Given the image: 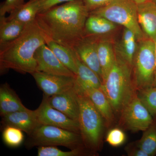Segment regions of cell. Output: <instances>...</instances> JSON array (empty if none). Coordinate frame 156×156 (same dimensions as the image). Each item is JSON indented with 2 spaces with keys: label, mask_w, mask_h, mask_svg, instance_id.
<instances>
[{
  "label": "cell",
  "mask_w": 156,
  "mask_h": 156,
  "mask_svg": "<svg viewBox=\"0 0 156 156\" xmlns=\"http://www.w3.org/2000/svg\"><path fill=\"white\" fill-rule=\"evenodd\" d=\"M44 96L50 97L73 88L75 77L36 71L32 74Z\"/></svg>",
  "instance_id": "30bf717a"
},
{
  "label": "cell",
  "mask_w": 156,
  "mask_h": 156,
  "mask_svg": "<svg viewBox=\"0 0 156 156\" xmlns=\"http://www.w3.org/2000/svg\"><path fill=\"white\" fill-rule=\"evenodd\" d=\"M154 119L136 94L122 111L119 117V125L132 132L144 131Z\"/></svg>",
  "instance_id": "ba28073f"
},
{
  "label": "cell",
  "mask_w": 156,
  "mask_h": 156,
  "mask_svg": "<svg viewBox=\"0 0 156 156\" xmlns=\"http://www.w3.org/2000/svg\"><path fill=\"white\" fill-rule=\"evenodd\" d=\"M152 2H153L154 3H155L156 4V0H151Z\"/></svg>",
  "instance_id": "d590c367"
},
{
  "label": "cell",
  "mask_w": 156,
  "mask_h": 156,
  "mask_svg": "<svg viewBox=\"0 0 156 156\" xmlns=\"http://www.w3.org/2000/svg\"><path fill=\"white\" fill-rule=\"evenodd\" d=\"M137 17L140 28L148 38L156 39V4L152 1L137 5Z\"/></svg>",
  "instance_id": "2e32d148"
},
{
  "label": "cell",
  "mask_w": 156,
  "mask_h": 156,
  "mask_svg": "<svg viewBox=\"0 0 156 156\" xmlns=\"http://www.w3.org/2000/svg\"><path fill=\"white\" fill-rule=\"evenodd\" d=\"M36 110L40 125L56 126L80 134L79 123L52 107L45 96Z\"/></svg>",
  "instance_id": "9c48e42d"
},
{
  "label": "cell",
  "mask_w": 156,
  "mask_h": 156,
  "mask_svg": "<svg viewBox=\"0 0 156 156\" xmlns=\"http://www.w3.org/2000/svg\"><path fill=\"white\" fill-rule=\"evenodd\" d=\"M41 0H30L27 2L13 10L10 13L8 20H15L28 24L35 20L40 11Z\"/></svg>",
  "instance_id": "603a6c76"
},
{
  "label": "cell",
  "mask_w": 156,
  "mask_h": 156,
  "mask_svg": "<svg viewBox=\"0 0 156 156\" xmlns=\"http://www.w3.org/2000/svg\"><path fill=\"white\" fill-rule=\"evenodd\" d=\"M95 107L105 122L106 128H109L116 123L117 117L109 101L100 88L89 89L86 94Z\"/></svg>",
  "instance_id": "e0dca14e"
},
{
  "label": "cell",
  "mask_w": 156,
  "mask_h": 156,
  "mask_svg": "<svg viewBox=\"0 0 156 156\" xmlns=\"http://www.w3.org/2000/svg\"><path fill=\"white\" fill-rule=\"evenodd\" d=\"M155 43L156 45V65H155V76L154 81V84L153 87H156V39L155 40Z\"/></svg>",
  "instance_id": "e575fe53"
},
{
  "label": "cell",
  "mask_w": 156,
  "mask_h": 156,
  "mask_svg": "<svg viewBox=\"0 0 156 156\" xmlns=\"http://www.w3.org/2000/svg\"><path fill=\"white\" fill-rule=\"evenodd\" d=\"M137 95L154 119H156V87L137 91Z\"/></svg>",
  "instance_id": "4316f807"
},
{
  "label": "cell",
  "mask_w": 156,
  "mask_h": 156,
  "mask_svg": "<svg viewBox=\"0 0 156 156\" xmlns=\"http://www.w3.org/2000/svg\"><path fill=\"white\" fill-rule=\"evenodd\" d=\"M46 97L52 107L78 122L80 106L77 94L73 88L63 93Z\"/></svg>",
  "instance_id": "4fadbf2b"
},
{
  "label": "cell",
  "mask_w": 156,
  "mask_h": 156,
  "mask_svg": "<svg viewBox=\"0 0 156 156\" xmlns=\"http://www.w3.org/2000/svg\"><path fill=\"white\" fill-rule=\"evenodd\" d=\"M89 14L82 0H73L38 13L36 20L47 39L73 50L84 37Z\"/></svg>",
  "instance_id": "6da1fadb"
},
{
  "label": "cell",
  "mask_w": 156,
  "mask_h": 156,
  "mask_svg": "<svg viewBox=\"0 0 156 156\" xmlns=\"http://www.w3.org/2000/svg\"><path fill=\"white\" fill-rule=\"evenodd\" d=\"M155 65L154 41L148 38L138 41L132 67L137 91L153 87Z\"/></svg>",
  "instance_id": "5b68a950"
},
{
  "label": "cell",
  "mask_w": 156,
  "mask_h": 156,
  "mask_svg": "<svg viewBox=\"0 0 156 156\" xmlns=\"http://www.w3.org/2000/svg\"><path fill=\"white\" fill-rule=\"evenodd\" d=\"M101 89L119 118L124 108L137 94L131 66L116 54L115 60Z\"/></svg>",
  "instance_id": "3957f363"
},
{
  "label": "cell",
  "mask_w": 156,
  "mask_h": 156,
  "mask_svg": "<svg viewBox=\"0 0 156 156\" xmlns=\"http://www.w3.org/2000/svg\"><path fill=\"white\" fill-rule=\"evenodd\" d=\"M76 60L77 73L75 78L73 89L77 95H85L89 89L101 88L102 82L99 76L84 64L77 55Z\"/></svg>",
  "instance_id": "9a60e30c"
},
{
  "label": "cell",
  "mask_w": 156,
  "mask_h": 156,
  "mask_svg": "<svg viewBox=\"0 0 156 156\" xmlns=\"http://www.w3.org/2000/svg\"><path fill=\"white\" fill-rule=\"evenodd\" d=\"M2 138L5 144L9 147H16L21 145L24 140L23 131L11 126L5 127L2 132Z\"/></svg>",
  "instance_id": "83f0119b"
},
{
  "label": "cell",
  "mask_w": 156,
  "mask_h": 156,
  "mask_svg": "<svg viewBox=\"0 0 156 156\" xmlns=\"http://www.w3.org/2000/svg\"><path fill=\"white\" fill-rule=\"evenodd\" d=\"M72 1L73 0H41L39 13L57 5L58 4L68 2Z\"/></svg>",
  "instance_id": "d6a6232c"
},
{
  "label": "cell",
  "mask_w": 156,
  "mask_h": 156,
  "mask_svg": "<svg viewBox=\"0 0 156 156\" xmlns=\"http://www.w3.org/2000/svg\"><path fill=\"white\" fill-rule=\"evenodd\" d=\"M46 42L47 37L36 20L27 24L19 37L0 47L1 73L11 69L31 75L36 72L35 53L41 46L46 44Z\"/></svg>",
  "instance_id": "7a4b0ae2"
},
{
  "label": "cell",
  "mask_w": 156,
  "mask_h": 156,
  "mask_svg": "<svg viewBox=\"0 0 156 156\" xmlns=\"http://www.w3.org/2000/svg\"><path fill=\"white\" fill-rule=\"evenodd\" d=\"M46 44L58 60L76 75L77 73L76 55L74 50L49 39H47Z\"/></svg>",
  "instance_id": "cb8c5ba5"
},
{
  "label": "cell",
  "mask_w": 156,
  "mask_h": 156,
  "mask_svg": "<svg viewBox=\"0 0 156 156\" xmlns=\"http://www.w3.org/2000/svg\"><path fill=\"white\" fill-rule=\"evenodd\" d=\"M27 24L0 16V47L14 41L21 35Z\"/></svg>",
  "instance_id": "7402d4cb"
},
{
  "label": "cell",
  "mask_w": 156,
  "mask_h": 156,
  "mask_svg": "<svg viewBox=\"0 0 156 156\" xmlns=\"http://www.w3.org/2000/svg\"><path fill=\"white\" fill-rule=\"evenodd\" d=\"M137 38L130 30L124 28L121 39L115 47L116 54L132 67L137 48Z\"/></svg>",
  "instance_id": "ac0fdd59"
},
{
  "label": "cell",
  "mask_w": 156,
  "mask_h": 156,
  "mask_svg": "<svg viewBox=\"0 0 156 156\" xmlns=\"http://www.w3.org/2000/svg\"><path fill=\"white\" fill-rule=\"evenodd\" d=\"M135 142L148 156L156 155V119H154L149 127L143 131L141 138Z\"/></svg>",
  "instance_id": "d4e9b609"
},
{
  "label": "cell",
  "mask_w": 156,
  "mask_h": 156,
  "mask_svg": "<svg viewBox=\"0 0 156 156\" xmlns=\"http://www.w3.org/2000/svg\"><path fill=\"white\" fill-rule=\"evenodd\" d=\"M126 139V134L122 129L116 127L110 129L107 134L105 140L110 145L118 147L124 144Z\"/></svg>",
  "instance_id": "f1b7e54d"
},
{
  "label": "cell",
  "mask_w": 156,
  "mask_h": 156,
  "mask_svg": "<svg viewBox=\"0 0 156 156\" xmlns=\"http://www.w3.org/2000/svg\"><path fill=\"white\" fill-rule=\"evenodd\" d=\"M98 36H87L80 39L73 50L84 64L95 72L102 82V75L97 51Z\"/></svg>",
  "instance_id": "8fae6325"
},
{
  "label": "cell",
  "mask_w": 156,
  "mask_h": 156,
  "mask_svg": "<svg viewBox=\"0 0 156 156\" xmlns=\"http://www.w3.org/2000/svg\"><path fill=\"white\" fill-rule=\"evenodd\" d=\"M2 122L5 127L11 126L16 127L28 135L40 125L36 109L33 111L28 108L3 116Z\"/></svg>",
  "instance_id": "5bb4252c"
},
{
  "label": "cell",
  "mask_w": 156,
  "mask_h": 156,
  "mask_svg": "<svg viewBox=\"0 0 156 156\" xmlns=\"http://www.w3.org/2000/svg\"><path fill=\"white\" fill-rule=\"evenodd\" d=\"M24 3V0H5L0 7V16H5Z\"/></svg>",
  "instance_id": "f546056e"
},
{
  "label": "cell",
  "mask_w": 156,
  "mask_h": 156,
  "mask_svg": "<svg viewBox=\"0 0 156 156\" xmlns=\"http://www.w3.org/2000/svg\"><path fill=\"white\" fill-rule=\"evenodd\" d=\"M125 151L129 156H148L147 154L133 142L129 144L125 147Z\"/></svg>",
  "instance_id": "1f68e13d"
},
{
  "label": "cell",
  "mask_w": 156,
  "mask_h": 156,
  "mask_svg": "<svg viewBox=\"0 0 156 156\" xmlns=\"http://www.w3.org/2000/svg\"><path fill=\"white\" fill-rule=\"evenodd\" d=\"M123 26L133 32L137 41L146 38L137 17V5L133 0H112L106 5L90 12Z\"/></svg>",
  "instance_id": "8992f818"
},
{
  "label": "cell",
  "mask_w": 156,
  "mask_h": 156,
  "mask_svg": "<svg viewBox=\"0 0 156 156\" xmlns=\"http://www.w3.org/2000/svg\"><path fill=\"white\" fill-rule=\"evenodd\" d=\"M133 1L135 2L137 5H138V4H141V3L145 2L148 1H151V0H133Z\"/></svg>",
  "instance_id": "836d02e7"
},
{
  "label": "cell",
  "mask_w": 156,
  "mask_h": 156,
  "mask_svg": "<svg viewBox=\"0 0 156 156\" xmlns=\"http://www.w3.org/2000/svg\"><path fill=\"white\" fill-rule=\"evenodd\" d=\"M80 114L78 122L84 146L98 154L103 147L105 122L87 95H78Z\"/></svg>",
  "instance_id": "277c9868"
},
{
  "label": "cell",
  "mask_w": 156,
  "mask_h": 156,
  "mask_svg": "<svg viewBox=\"0 0 156 156\" xmlns=\"http://www.w3.org/2000/svg\"><path fill=\"white\" fill-rule=\"evenodd\" d=\"M116 24L95 14H89L85 26L84 36H99L110 33L116 28Z\"/></svg>",
  "instance_id": "44dd1931"
},
{
  "label": "cell",
  "mask_w": 156,
  "mask_h": 156,
  "mask_svg": "<svg viewBox=\"0 0 156 156\" xmlns=\"http://www.w3.org/2000/svg\"><path fill=\"white\" fill-rule=\"evenodd\" d=\"M27 147L63 146L70 150L85 147L80 134L48 125H40L29 135Z\"/></svg>",
  "instance_id": "52a82bcc"
},
{
  "label": "cell",
  "mask_w": 156,
  "mask_h": 156,
  "mask_svg": "<svg viewBox=\"0 0 156 156\" xmlns=\"http://www.w3.org/2000/svg\"><path fill=\"white\" fill-rule=\"evenodd\" d=\"M97 51L102 75V83L114 64L116 53L112 43L98 37Z\"/></svg>",
  "instance_id": "ffe728a7"
},
{
  "label": "cell",
  "mask_w": 156,
  "mask_h": 156,
  "mask_svg": "<svg viewBox=\"0 0 156 156\" xmlns=\"http://www.w3.org/2000/svg\"><path fill=\"white\" fill-rule=\"evenodd\" d=\"M35 58L37 63V71L57 75L76 76L73 73L58 60L46 44L42 45L37 50Z\"/></svg>",
  "instance_id": "7c38bea8"
},
{
  "label": "cell",
  "mask_w": 156,
  "mask_h": 156,
  "mask_svg": "<svg viewBox=\"0 0 156 156\" xmlns=\"http://www.w3.org/2000/svg\"><path fill=\"white\" fill-rule=\"evenodd\" d=\"M89 12L106 5L112 0H82Z\"/></svg>",
  "instance_id": "4dcf8cb0"
},
{
  "label": "cell",
  "mask_w": 156,
  "mask_h": 156,
  "mask_svg": "<svg viewBox=\"0 0 156 156\" xmlns=\"http://www.w3.org/2000/svg\"><path fill=\"white\" fill-rule=\"evenodd\" d=\"M37 147L38 156H96L98 154L85 147L78 148L68 151L61 150L56 146H52Z\"/></svg>",
  "instance_id": "484cf974"
},
{
  "label": "cell",
  "mask_w": 156,
  "mask_h": 156,
  "mask_svg": "<svg viewBox=\"0 0 156 156\" xmlns=\"http://www.w3.org/2000/svg\"><path fill=\"white\" fill-rule=\"evenodd\" d=\"M19 97L7 83L0 87V114L1 116L27 109Z\"/></svg>",
  "instance_id": "d6986e66"
}]
</instances>
